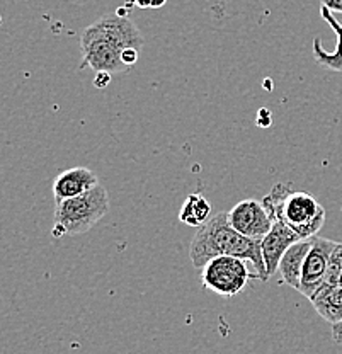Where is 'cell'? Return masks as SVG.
Instances as JSON below:
<instances>
[{"label":"cell","instance_id":"1","mask_svg":"<svg viewBox=\"0 0 342 354\" xmlns=\"http://www.w3.org/2000/svg\"><path fill=\"white\" fill-rule=\"evenodd\" d=\"M130 48H143V36L135 22L120 14H106L80 38L82 66H91L97 73L128 72L130 68L123 64L121 55Z\"/></svg>","mask_w":342,"mask_h":354},{"label":"cell","instance_id":"2","mask_svg":"<svg viewBox=\"0 0 342 354\" xmlns=\"http://www.w3.org/2000/svg\"><path fill=\"white\" fill-rule=\"evenodd\" d=\"M222 256L249 261L256 268L257 278L260 281L269 279L260 252V242L251 241L234 230L228 221V212L216 213L205 225H201L189 247L191 263L198 269H203L209 261Z\"/></svg>","mask_w":342,"mask_h":354},{"label":"cell","instance_id":"3","mask_svg":"<svg viewBox=\"0 0 342 354\" xmlns=\"http://www.w3.org/2000/svg\"><path fill=\"white\" fill-rule=\"evenodd\" d=\"M271 218L281 220L300 239L317 237L325 223V208L308 193L293 191L292 184L279 183L263 199Z\"/></svg>","mask_w":342,"mask_h":354},{"label":"cell","instance_id":"4","mask_svg":"<svg viewBox=\"0 0 342 354\" xmlns=\"http://www.w3.org/2000/svg\"><path fill=\"white\" fill-rule=\"evenodd\" d=\"M109 212V194L99 184L89 193L58 203L55 208L53 237H73L89 232Z\"/></svg>","mask_w":342,"mask_h":354},{"label":"cell","instance_id":"5","mask_svg":"<svg viewBox=\"0 0 342 354\" xmlns=\"http://www.w3.org/2000/svg\"><path fill=\"white\" fill-rule=\"evenodd\" d=\"M251 278L252 274L247 268V261L238 257H215L201 269V283L206 290H211L227 298H234L244 291Z\"/></svg>","mask_w":342,"mask_h":354},{"label":"cell","instance_id":"6","mask_svg":"<svg viewBox=\"0 0 342 354\" xmlns=\"http://www.w3.org/2000/svg\"><path fill=\"white\" fill-rule=\"evenodd\" d=\"M228 221L234 230L256 242H263L273 228V218L269 212L263 205V201H257V199H244L237 203L228 212Z\"/></svg>","mask_w":342,"mask_h":354},{"label":"cell","instance_id":"7","mask_svg":"<svg viewBox=\"0 0 342 354\" xmlns=\"http://www.w3.org/2000/svg\"><path fill=\"white\" fill-rule=\"evenodd\" d=\"M337 242L330 241V239L314 237L310 250H308L307 257H305L303 269H301V288L300 293L310 300L315 293L322 288L325 281L327 269H329L330 256H332L334 249H336Z\"/></svg>","mask_w":342,"mask_h":354},{"label":"cell","instance_id":"8","mask_svg":"<svg viewBox=\"0 0 342 354\" xmlns=\"http://www.w3.org/2000/svg\"><path fill=\"white\" fill-rule=\"evenodd\" d=\"M298 241H301L300 235L295 234L288 225L278 218L273 220V228L260 242V252H263L264 266H266V272L269 278L278 272L279 263H281L286 250Z\"/></svg>","mask_w":342,"mask_h":354},{"label":"cell","instance_id":"9","mask_svg":"<svg viewBox=\"0 0 342 354\" xmlns=\"http://www.w3.org/2000/svg\"><path fill=\"white\" fill-rule=\"evenodd\" d=\"M99 186V179L91 169L87 167H73L57 176L53 183V196L55 203L67 201L70 198H77L80 194L89 193Z\"/></svg>","mask_w":342,"mask_h":354},{"label":"cell","instance_id":"10","mask_svg":"<svg viewBox=\"0 0 342 354\" xmlns=\"http://www.w3.org/2000/svg\"><path fill=\"white\" fill-rule=\"evenodd\" d=\"M312 242H314V237L301 239V241L293 243L283 256L281 263H279L278 272L281 276V281L296 291H300L301 288V269H303L305 257L310 250Z\"/></svg>","mask_w":342,"mask_h":354},{"label":"cell","instance_id":"11","mask_svg":"<svg viewBox=\"0 0 342 354\" xmlns=\"http://www.w3.org/2000/svg\"><path fill=\"white\" fill-rule=\"evenodd\" d=\"M320 16L327 24L332 28V31L337 36V44L334 51H327L323 48L322 39H314V58L320 66L327 70H334V72H342V24L334 17V12H330L325 6L320 7Z\"/></svg>","mask_w":342,"mask_h":354},{"label":"cell","instance_id":"12","mask_svg":"<svg viewBox=\"0 0 342 354\" xmlns=\"http://www.w3.org/2000/svg\"><path fill=\"white\" fill-rule=\"evenodd\" d=\"M310 304L330 326L342 322V285L322 286L310 298Z\"/></svg>","mask_w":342,"mask_h":354},{"label":"cell","instance_id":"13","mask_svg":"<svg viewBox=\"0 0 342 354\" xmlns=\"http://www.w3.org/2000/svg\"><path fill=\"white\" fill-rule=\"evenodd\" d=\"M211 205L203 194H189L184 201L181 212H179V220L189 227H198L205 225L206 221L211 218Z\"/></svg>","mask_w":342,"mask_h":354},{"label":"cell","instance_id":"14","mask_svg":"<svg viewBox=\"0 0 342 354\" xmlns=\"http://www.w3.org/2000/svg\"><path fill=\"white\" fill-rule=\"evenodd\" d=\"M111 80V73H106V72H99L97 75H95L94 79V86L95 87H106L108 86V82Z\"/></svg>","mask_w":342,"mask_h":354},{"label":"cell","instance_id":"15","mask_svg":"<svg viewBox=\"0 0 342 354\" xmlns=\"http://www.w3.org/2000/svg\"><path fill=\"white\" fill-rule=\"evenodd\" d=\"M322 6H325L330 12L342 14V0H322Z\"/></svg>","mask_w":342,"mask_h":354},{"label":"cell","instance_id":"16","mask_svg":"<svg viewBox=\"0 0 342 354\" xmlns=\"http://www.w3.org/2000/svg\"><path fill=\"white\" fill-rule=\"evenodd\" d=\"M332 339L337 344H342V322L332 326Z\"/></svg>","mask_w":342,"mask_h":354},{"label":"cell","instance_id":"17","mask_svg":"<svg viewBox=\"0 0 342 354\" xmlns=\"http://www.w3.org/2000/svg\"><path fill=\"white\" fill-rule=\"evenodd\" d=\"M341 250H342V243H341ZM341 285H342V266H341Z\"/></svg>","mask_w":342,"mask_h":354}]
</instances>
